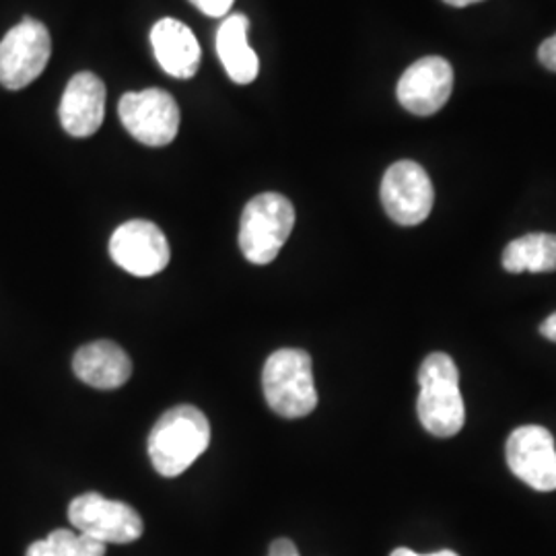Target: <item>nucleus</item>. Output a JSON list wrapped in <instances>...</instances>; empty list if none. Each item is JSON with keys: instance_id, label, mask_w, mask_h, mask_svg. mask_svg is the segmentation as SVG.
I'll return each mask as SVG.
<instances>
[{"instance_id": "8", "label": "nucleus", "mask_w": 556, "mask_h": 556, "mask_svg": "<svg viewBox=\"0 0 556 556\" xmlns=\"http://www.w3.org/2000/svg\"><path fill=\"white\" fill-rule=\"evenodd\" d=\"M118 114L124 128L147 147H165L178 137V101L163 89L126 93L119 100Z\"/></svg>"}, {"instance_id": "13", "label": "nucleus", "mask_w": 556, "mask_h": 556, "mask_svg": "<svg viewBox=\"0 0 556 556\" xmlns=\"http://www.w3.org/2000/svg\"><path fill=\"white\" fill-rule=\"evenodd\" d=\"M151 43L161 68L176 79H192L199 73L200 43L188 25L165 17L151 29Z\"/></svg>"}, {"instance_id": "1", "label": "nucleus", "mask_w": 556, "mask_h": 556, "mask_svg": "<svg viewBox=\"0 0 556 556\" xmlns=\"http://www.w3.org/2000/svg\"><path fill=\"white\" fill-rule=\"evenodd\" d=\"M211 443V422L190 404L169 408L149 435V457L161 477L184 475Z\"/></svg>"}, {"instance_id": "3", "label": "nucleus", "mask_w": 556, "mask_h": 556, "mask_svg": "<svg viewBox=\"0 0 556 556\" xmlns=\"http://www.w3.org/2000/svg\"><path fill=\"white\" fill-rule=\"evenodd\" d=\"M262 390L268 406L282 418H303L318 406L312 357L301 349H280L266 358Z\"/></svg>"}, {"instance_id": "17", "label": "nucleus", "mask_w": 556, "mask_h": 556, "mask_svg": "<svg viewBox=\"0 0 556 556\" xmlns=\"http://www.w3.org/2000/svg\"><path fill=\"white\" fill-rule=\"evenodd\" d=\"M25 556H105V544L73 530H54L46 540H38Z\"/></svg>"}, {"instance_id": "9", "label": "nucleus", "mask_w": 556, "mask_h": 556, "mask_svg": "<svg viewBox=\"0 0 556 556\" xmlns=\"http://www.w3.org/2000/svg\"><path fill=\"white\" fill-rule=\"evenodd\" d=\"M110 256L122 270L135 277H155L172 258L167 238L151 220L135 219L119 225L110 239Z\"/></svg>"}, {"instance_id": "12", "label": "nucleus", "mask_w": 556, "mask_h": 556, "mask_svg": "<svg viewBox=\"0 0 556 556\" xmlns=\"http://www.w3.org/2000/svg\"><path fill=\"white\" fill-rule=\"evenodd\" d=\"M62 128L77 139L96 135L105 118V85L96 73H79L68 80L60 101Z\"/></svg>"}, {"instance_id": "22", "label": "nucleus", "mask_w": 556, "mask_h": 556, "mask_svg": "<svg viewBox=\"0 0 556 556\" xmlns=\"http://www.w3.org/2000/svg\"><path fill=\"white\" fill-rule=\"evenodd\" d=\"M390 556H459L454 553V551H439V553H433V555H418L415 551H410V548H396L394 553Z\"/></svg>"}, {"instance_id": "10", "label": "nucleus", "mask_w": 556, "mask_h": 556, "mask_svg": "<svg viewBox=\"0 0 556 556\" xmlns=\"http://www.w3.org/2000/svg\"><path fill=\"white\" fill-rule=\"evenodd\" d=\"M511 472L540 493L556 491V445L548 429L528 425L516 429L505 445Z\"/></svg>"}, {"instance_id": "23", "label": "nucleus", "mask_w": 556, "mask_h": 556, "mask_svg": "<svg viewBox=\"0 0 556 556\" xmlns=\"http://www.w3.org/2000/svg\"><path fill=\"white\" fill-rule=\"evenodd\" d=\"M445 4H452V7H457V9H462V7H470V4H477V2H482V0H443Z\"/></svg>"}, {"instance_id": "18", "label": "nucleus", "mask_w": 556, "mask_h": 556, "mask_svg": "<svg viewBox=\"0 0 556 556\" xmlns=\"http://www.w3.org/2000/svg\"><path fill=\"white\" fill-rule=\"evenodd\" d=\"M200 13L208 15V17H223V15H229L231 7L236 0H190Z\"/></svg>"}, {"instance_id": "14", "label": "nucleus", "mask_w": 556, "mask_h": 556, "mask_svg": "<svg viewBox=\"0 0 556 556\" xmlns=\"http://www.w3.org/2000/svg\"><path fill=\"white\" fill-rule=\"evenodd\" d=\"M73 371L91 388L116 390L132 376V361L116 342L98 340L80 346L73 358Z\"/></svg>"}, {"instance_id": "2", "label": "nucleus", "mask_w": 556, "mask_h": 556, "mask_svg": "<svg viewBox=\"0 0 556 556\" xmlns=\"http://www.w3.org/2000/svg\"><path fill=\"white\" fill-rule=\"evenodd\" d=\"M418 420L435 438H454L464 422L466 408L459 394V371L454 358L431 353L418 371Z\"/></svg>"}, {"instance_id": "4", "label": "nucleus", "mask_w": 556, "mask_h": 556, "mask_svg": "<svg viewBox=\"0 0 556 556\" xmlns=\"http://www.w3.org/2000/svg\"><path fill=\"white\" fill-rule=\"evenodd\" d=\"M295 227L291 200L277 192H264L250 200L239 225V248L248 262L264 266L277 258Z\"/></svg>"}, {"instance_id": "11", "label": "nucleus", "mask_w": 556, "mask_h": 556, "mask_svg": "<svg viewBox=\"0 0 556 556\" xmlns=\"http://www.w3.org/2000/svg\"><path fill=\"white\" fill-rule=\"evenodd\" d=\"M454 91V68L441 56H425L410 64L397 80L400 105L415 116H433Z\"/></svg>"}, {"instance_id": "15", "label": "nucleus", "mask_w": 556, "mask_h": 556, "mask_svg": "<svg viewBox=\"0 0 556 556\" xmlns=\"http://www.w3.org/2000/svg\"><path fill=\"white\" fill-rule=\"evenodd\" d=\"M250 20L241 13L227 15L217 31V54L229 79L238 85H250L260 73L258 54L248 41Z\"/></svg>"}, {"instance_id": "6", "label": "nucleus", "mask_w": 556, "mask_h": 556, "mask_svg": "<svg viewBox=\"0 0 556 556\" xmlns=\"http://www.w3.org/2000/svg\"><path fill=\"white\" fill-rule=\"evenodd\" d=\"M68 519L80 534L108 544H130L142 536L144 523L139 511L122 501L100 493H85L68 505Z\"/></svg>"}, {"instance_id": "7", "label": "nucleus", "mask_w": 556, "mask_h": 556, "mask_svg": "<svg viewBox=\"0 0 556 556\" xmlns=\"http://www.w3.org/2000/svg\"><path fill=\"white\" fill-rule=\"evenodd\" d=\"M379 197L390 219L404 227H415L431 215L435 190L425 167L415 161H397L381 179Z\"/></svg>"}, {"instance_id": "19", "label": "nucleus", "mask_w": 556, "mask_h": 556, "mask_svg": "<svg viewBox=\"0 0 556 556\" xmlns=\"http://www.w3.org/2000/svg\"><path fill=\"white\" fill-rule=\"evenodd\" d=\"M538 59H540V62H542L548 71L556 73V34L555 36H551L548 40H544L540 43V48H538Z\"/></svg>"}, {"instance_id": "16", "label": "nucleus", "mask_w": 556, "mask_h": 556, "mask_svg": "<svg viewBox=\"0 0 556 556\" xmlns=\"http://www.w3.org/2000/svg\"><path fill=\"white\" fill-rule=\"evenodd\" d=\"M503 268L519 273H553L556 270V236L528 233L517 238L503 252Z\"/></svg>"}, {"instance_id": "20", "label": "nucleus", "mask_w": 556, "mask_h": 556, "mask_svg": "<svg viewBox=\"0 0 556 556\" xmlns=\"http://www.w3.org/2000/svg\"><path fill=\"white\" fill-rule=\"evenodd\" d=\"M268 556H301L299 555L298 546L289 540V538H278L270 548H268Z\"/></svg>"}, {"instance_id": "21", "label": "nucleus", "mask_w": 556, "mask_h": 556, "mask_svg": "<svg viewBox=\"0 0 556 556\" xmlns=\"http://www.w3.org/2000/svg\"><path fill=\"white\" fill-rule=\"evenodd\" d=\"M540 334L544 338H548V340H553V342H556V312L555 314H551L548 318L544 319V321L540 324Z\"/></svg>"}, {"instance_id": "5", "label": "nucleus", "mask_w": 556, "mask_h": 556, "mask_svg": "<svg viewBox=\"0 0 556 556\" xmlns=\"http://www.w3.org/2000/svg\"><path fill=\"white\" fill-rule=\"evenodd\" d=\"M52 56V38L40 21L25 17L0 41V85L17 91L40 77Z\"/></svg>"}]
</instances>
